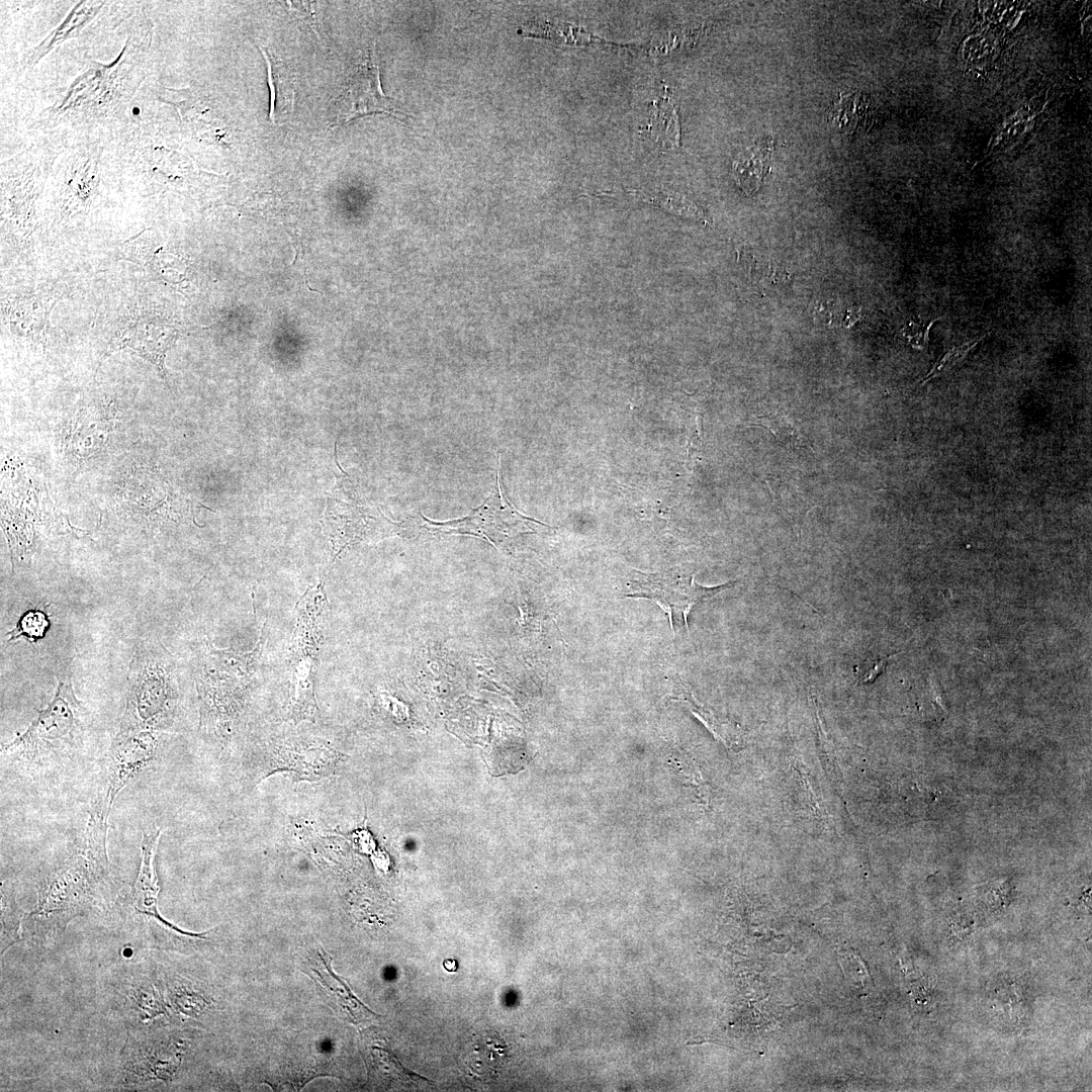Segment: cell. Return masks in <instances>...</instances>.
I'll use <instances>...</instances> for the list:
<instances>
[{
    "mask_svg": "<svg viewBox=\"0 0 1092 1092\" xmlns=\"http://www.w3.org/2000/svg\"><path fill=\"white\" fill-rule=\"evenodd\" d=\"M107 831L108 819L90 811L80 843L39 893L37 906L29 915L34 925L43 930L64 929L93 903L109 875Z\"/></svg>",
    "mask_w": 1092,
    "mask_h": 1092,
    "instance_id": "6da1fadb",
    "label": "cell"
},
{
    "mask_svg": "<svg viewBox=\"0 0 1092 1092\" xmlns=\"http://www.w3.org/2000/svg\"><path fill=\"white\" fill-rule=\"evenodd\" d=\"M179 703L174 659L159 640H143L129 663L125 708L118 730L167 731L174 723Z\"/></svg>",
    "mask_w": 1092,
    "mask_h": 1092,
    "instance_id": "7a4b0ae2",
    "label": "cell"
},
{
    "mask_svg": "<svg viewBox=\"0 0 1092 1092\" xmlns=\"http://www.w3.org/2000/svg\"><path fill=\"white\" fill-rule=\"evenodd\" d=\"M326 606L327 599L321 583L308 587L296 604L288 658L292 694L287 716L294 723L304 720L314 722L317 718L314 677L324 641Z\"/></svg>",
    "mask_w": 1092,
    "mask_h": 1092,
    "instance_id": "3957f363",
    "label": "cell"
},
{
    "mask_svg": "<svg viewBox=\"0 0 1092 1092\" xmlns=\"http://www.w3.org/2000/svg\"><path fill=\"white\" fill-rule=\"evenodd\" d=\"M86 710L69 679H60L55 696L25 731L5 744L2 753L26 762L78 746L85 730Z\"/></svg>",
    "mask_w": 1092,
    "mask_h": 1092,
    "instance_id": "277c9868",
    "label": "cell"
},
{
    "mask_svg": "<svg viewBox=\"0 0 1092 1092\" xmlns=\"http://www.w3.org/2000/svg\"><path fill=\"white\" fill-rule=\"evenodd\" d=\"M166 731L118 730L103 763L101 787L91 807L108 819L111 807L123 788L161 758Z\"/></svg>",
    "mask_w": 1092,
    "mask_h": 1092,
    "instance_id": "5b68a950",
    "label": "cell"
},
{
    "mask_svg": "<svg viewBox=\"0 0 1092 1092\" xmlns=\"http://www.w3.org/2000/svg\"><path fill=\"white\" fill-rule=\"evenodd\" d=\"M428 528L444 533H468L502 542L524 532H539L550 528L520 514L505 496L497 469L496 484L484 503L467 517L444 523L424 518Z\"/></svg>",
    "mask_w": 1092,
    "mask_h": 1092,
    "instance_id": "8992f818",
    "label": "cell"
},
{
    "mask_svg": "<svg viewBox=\"0 0 1092 1092\" xmlns=\"http://www.w3.org/2000/svg\"><path fill=\"white\" fill-rule=\"evenodd\" d=\"M371 113L403 115L382 91L379 63L374 49L368 52L334 100L332 125L337 127Z\"/></svg>",
    "mask_w": 1092,
    "mask_h": 1092,
    "instance_id": "52a82bcc",
    "label": "cell"
},
{
    "mask_svg": "<svg viewBox=\"0 0 1092 1092\" xmlns=\"http://www.w3.org/2000/svg\"><path fill=\"white\" fill-rule=\"evenodd\" d=\"M727 582L715 586L697 583L694 577L640 573L632 581L628 597L649 600L668 616L672 628L674 617L680 619L689 631L688 616L695 605L731 586Z\"/></svg>",
    "mask_w": 1092,
    "mask_h": 1092,
    "instance_id": "ba28073f",
    "label": "cell"
},
{
    "mask_svg": "<svg viewBox=\"0 0 1092 1092\" xmlns=\"http://www.w3.org/2000/svg\"><path fill=\"white\" fill-rule=\"evenodd\" d=\"M177 338V330L159 314L142 312L127 317L116 330L107 355L123 350L155 365L164 378L165 357Z\"/></svg>",
    "mask_w": 1092,
    "mask_h": 1092,
    "instance_id": "9c48e42d",
    "label": "cell"
},
{
    "mask_svg": "<svg viewBox=\"0 0 1092 1092\" xmlns=\"http://www.w3.org/2000/svg\"><path fill=\"white\" fill-rule=\"evenodd\" d=\"M305 973L314 981L321 997L335 1009L339 1016L359 1023L376 1014L367 1008L352 993L348 985L336 975L331 967V958L322 951L305 963Z\"/></svg>",
    "mask_w": 1092,
    "mask_h": 1092,
    "instance_id": "30bf717a",
    "label": "cell"
},
{
    "mask_svg": "<svg viewBox=\"0 0 1092 1092\" xmlns=\"http://www.w3.org/2000/svg\"><path fill=\"white\" fill-rule=\"evenodd\" d=\"M162 830L158 827L144 833L141 842V866L132 889L131 902L133 909L145 916L151 917L183 934H189L174 927L159 913L158 896L160 892L159 880L156 870V854Z\"/></svg>",
    "mask_w": 1092,
    "mask_h": 1092,
    "instance_id": "8fae6325",
    "label": "cell"
},
{
    "mask_svg": "<svg viewBox=\"0 0 1092 1092\" xmlns=\"http://www.w3.org/2000/svg\"><path fill=\"white\" fill-rule=\"evenodd\" d=\"M772 152V139L765 136L758 139L736 156L733 176L745 194L753 195L761 186L771 167Z\"/></svg>",
    "mask_w": 1092,
    "mask_h": 1092,
    "instance_id": "7c38bea8",
    "label": "cell"
},
{
    "mask_svg": "<svg viewBox=\"0 0 1092 1092\" xmlns=\"http://www.w3.org/2000/svg\"><path fill=\"white\" fill-rule=\"evenodd\" d=\"M265 627L266 624L263 626L257 644L251 651L239 653L233 649H216L211 644H207L203 662L242 685H247L250 676L256 670L258 660L265 644Z\"/></svg>",
    "mask_w": 1092,
    "mask_h": 1092,
    "instance_id": "4fadbf2b",
    "label": "cell"
},
{
    "mask_svg": "<svg viewBox=\"0 0 1092 1092\" xmlns=\"http://www.w3.org/2000/svg\"><path fill=\"white\" fill-rule=\"evenodd\" d=\"M364 1058L369 1073L385 1086L393 1083H412L418 1079H426L406 1070L392 1053L378 1044L364 1043Z\"/></svg>",
    "mask_w": 1092,
    "mask_h": 1092,
    "instance_id": "5bb4252c",
    "label": "cell"
},
{
    "mask_svg": "<svg viewBox=\"0 0 1092 1092\" xmlns=\"http://www.w3.org/2000/svg\"><path fill=\"white\" fill-rule=\"evenodd\" d=\"M646 131L666 147L678 146L680 141L679 120L672 101L662 96L653 103Z\"/></svg>",
    "mask_w": 1092,
    "mask_h": 1092,
    "instance_id": "9a60e30c",
    "label": "cell"
},
{
    "mask_svg": "<svg viewBox=\"0 0 1092 1092\" xmlns=\"http://www.w3.org/2000/svg\"><path fill=\"white\" fill-rule=\"evenodd\" d=\"M628 193L671 213L695 219H702L704 217L703 212L695 203L681 194L673 191L661 190L648 193L643 191H629Z\"/></svg>",
    "mask_w": 1092,
    "mask_h": 1092,
    "instance_id": "2e32d148",
    "label": "cell"
},
{
    "mask_svg": "<svg viewBox=\"0 0 1092 1092\" xmlns=\"http://www.w3.org/2000/svg\"><path fill=\"white\" fill-rule=\"evenodd\" d=\"M131 1008L141 1020H150L166 1012L158 990L150 983H140L128 993Z\"/></svg>",
    "mask_w": 1092,
    "mask_h": 1092,
    "instance_id": "e0dca14e",
    "label": "cell"
},
{
    "mask_svg": "<svg viewBox=\"0 0 1092 1092\" xmlns=\"http://www.w3.org/2000/svg\"><path fill=\"white\" fill-rule=\"evenodd\" d=\"M50 624L49 614L46 612L44 607L38 606L37 608L28 610L21 615L16 626L8 632L9 637L7 643L19 638H25L28 641L35 642L44 637Z\"/></svg>",
    "mask_w": 1092,
    "mask_h": 1092,
    "instance_id": "ac0fdd59",
    "label": "cell"
},
{
    "mask_svg": "<svg viewBox=\"0 0 1092 1092\" xmlns=\"http://www.w3.org/2000/svg\"><path fill=\"white\" fill-rule=\"evenodd\" d=\"M988 334L982 335L979 338L973 339L960 346H954L943 352L940 357L933 364L929 372L922 378L919 385L922 386L929 380L950 371L952 368L961 364L969 354L978 346V344L986 339Z\"/></svg>",
    "mask_w": 1092,
    "mask_h": 1092,
    "instance_id": "d6986e66",
    "label": "cell"
},
{
    "mask_svg": "<svg viewBox=\"0 0 1092 1092\" xmlns=\"http://www.w3.org/2000/svg\"><path fill=\"white\" fill-rule=\"evenodd\" d=\"M494 1042L475 1041L466 1052V1065L478 1074L493 1072L499 1065L502 1058L499 1046L493 1048Z\"/></svg>",
    "mask_w": 1092,
    "mask_h": 1092,
    "instance_id": "ffe728a7",
    "label": "cell"
},
{
    "mask_svg": "<svg viewBox=\"0 0 1092 1092\" xmlns=\"http://www.w3.org/2000/svg\"><path fill=\"white\" fill-rule=\"evenodd\" d=\"M259 49H260L263 57L265 58L266 65H267V74H268L267 78H268V84H269L270 93H271L269 117H270L272 122H275V110H276L278 87H277V82L275 80L274 64L271 61V59L269 58V56L267 54V51L262 47H259Z\"/></svg>",
    "mask_w": 1092,
    "mask_h": 1092,
    "instance_id": "44dd1931",
    "label": "cell"
},
{
    "mask_svg": "<svg viewBox=\"0 0 1092 1092\" xmlns=\"http://www.w3.org/2000/svg\"><path fill=\"white\" fill-rule=\"evenodd\" d=\"M935 321L929 324L911 322L907 328V336L913 346L923 348L928 339V332Z\"/></svg>",
    "mask_w": 1092,
    "mask_h": 1092,
    "instance_id": "7402d4cb",
    "label": "cell"
},
{
    "mask_svg": "<svg viewBox=\"0 0 1092 1092\" xmlns=\"http://www.w3.org/2000/svg\"><path fill=\"white\" fill-rule=\"evenodd\" d=\"M888 658H884L877 662L873 669H871L863 677L862 681H871L877 677V675L885 668V662Z\"/></svg>",
    "mask_w": 1092,
    "mask_h": 1092,
    "instance_id": "603a6c76",
    "label": "cell"
}]
</instances>
